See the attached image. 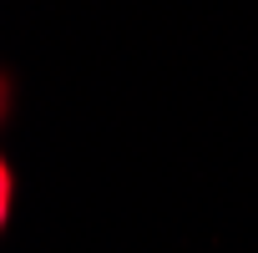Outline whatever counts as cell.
<instances>
[{"mask_svg": "<svg viewBox=\"0 0 258 253\" xmlns=\"http://www.w3.org/2000/svg\"><path fill=\"white\" fill-rule=\"evenodd\" d=\"M11 167H6V157H0V228H6V218H11Z\"/></svg>", "mask_w": 258, "mask_h": 253, "instance_id": "1", "label": "cell"}]
</instances>
